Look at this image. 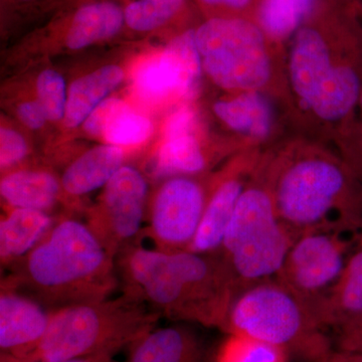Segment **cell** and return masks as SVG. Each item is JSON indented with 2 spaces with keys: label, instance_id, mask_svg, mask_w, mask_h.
Returning a JSON list of instances; mask_svg holds the SVG:
<instances>
[{
  "label": "cell",
  "instance_id": "5b68a950",
  "mask_svg": "<svg viewBox=\"0 0 362 362\" xmlns=\"http://www.w3.org/2000/svg\"><path fill=\"white\" fill-rule=\"evenodd\" d=\"M160 314L128 293L52 311L42 340L14 362H61L115 356L158 324Z\"/></svg>",
  "mask_w": 362,
  "mask_h": 362
},
{
  "label": "cell",
  "instance_id": "d4e9b609",
  "mask_svg": "<svg viewBox=\"0 0 362 362\" xmlns=\"http://www.w3.org/2000/svg\"><path fill=\"white\" fill-rule=\"evenodd\" d=\"M315 6L316 0H261L256 21L274 44L285 49Z\"/></svg>",
  "mask_w": 362,
  "mask_h": 362
},
{
  "label": "cell",
  "instance_id": "277c9868",
  "mask_svg": "<svg viewBox=\"0 0 362 362\" xmlns=\"http://www.w3.org/2000/svg\"><path fill=\"white\" fill-rule=\"evenodd\" d=\"M287 104L295 134L329 146L362 92L361 75L329 28L304 23L284 49Z\"/></svg>",
  "mask_w": 362,
  "mask_h": 362
},
{
  "label": "cell",
  "instance_id": "8fae6325",
  "mask_svg": "<svg viewBox=\"0 0 362 362\" xmlns=\"http://www.w3.org/2000/svg\"><path fill=\"white\" fill-rule=\"evenodd\" d=\"M85 223L116 259L137 243L146 218L148 182L138 169L123 165L103 187Z\"/></svg>",
  "mask_w": 362,
  "mask_h": 362
},
{
  "label": "cell",
  "instance_id": "8992f818",
  "mask_svg": "<svg viewBox=\"0 0 362 362\" xmlns=\"http://www.w3.org/2000/svg\"><path fill=\"white\" fill-rule=\"evenodd\" d=\"M204 77L223 93L262 90L287 102L284 49L256 21L211 18L194 30Z\"/></svg>",
  "mask_w": 362,
  "mask_h": 362
},
{
  "label": "cell",
  "instance_id": "9c48e42d",
  "mask_svg": "<svg viewBox=\"0 0 362 362\" xmlns=\"http://www.w3.org/2000/svg\"><path fill=\"white\" fill-rule=\"evenodd\" d=\"M359 232L319 228L301 233L293 243L275 278L310 309L317 321L318 312L341 275Z\"/></svg>",
  "mask_w": 362,
  "mask_h": 362
},
{
  "label": "cell",
  "instance_id": "44dd1931",
  "mask_svg": "<svg viewBox=\"0 0 362 362\" xmlns=\"http://www.w3.org/2000/svg\"><path fill=\"white\" fill-rule=\"evenodd\" d=\"M56 218L30 209H8L0 221V259L9 266L20 261L49 232Z\"/></svg>",
  "mask_w": 362,
  "mask_h": 362
},
{
  "label": "cell",
  "instance_id": "7c38bea8",
  "mask_svg": "<svg viewBox=\"0 0 362 362\" xmlns=\"http://www.w3.org/2000/svg\"><path fill=\"white\" fill-rule=\"evenodd\" d=\"M211 112L233 136L232 144L238 152L267 151L296 136L287 102L270 93H223L211 104Z\"/></svg>",
  "mask_w": 362,
  "mask_h": 362
},
{
  "label": "cell",
  "instance_id": "e575fe53",
  "mask_svg": "<svg viewBox=\"0 0 362 362\" xmlns=\"http://www.w3.org/2000/svg\"><path fill=\"white\" fill-rule=\"evenodd\" d=\"M16 1L28 2V1H32V0H16Z\"/></svg>",
  "mask_w": 362,
  "mask_h": 362
},
{
  "label": "cell",
  "instance_id": "d590c367",
  "mask_svg": "<svg viewBox=\"0 0 362 362\" xmlns=\"http://www.w3.org/2000/svg\"><path fill=\"white\" fill-rule=\"evenodd\" d=\"M359 103H361V108H362V92H361V99H359Z\"/></svg>",
  "mask_w": 362,
  "mask_h": 362
},
{
  "label": "cell",
  "instance_id": "484cf974",
  "mask_svg": "<svg viewBox=\"0 0 362 362\" xmlns=\"http://www.w3.org/2000/svg\"><path fill=\"white\" fill-rule=\"evenodd\" d=\"M185 6V0H132L124 8L125 25L134 32H152L175 20Z\"/></svg>",
  "mask_w": 362,
  "mask_h": 362
},
{
  "label": "cell",
  "instance_id": "ac0fdd59",
  "mask_svg": "<svg viewBox=\"0 0 362 362\" xmlns=\"http://www.w3.org/2000/svg\"><path fill=\"white\" fill-rule=\"evenodd\" d=\"M124 159V148L106 143L81 154L59 177L66 202L104 187L122 168Z\"/></svg>",
  "mask_w": 362,
  "mask_h": 362
},
{
  "label": "cell",
  "instance_id": "4316f807",
  "mask_svg": "<svg viewBox=\"0 0 362 362\" xmlns=\"http://www.w3.org/2000/svg\"><path fill=\"white\" fill-rule=\"evenodd\" d=\"M285 349L254 338L228 334L216 354V362H288Z\"/></svg>",
  "mask_w": 362,
  "mask_h": 362
},
{
  "label": "cell",
  "instance_id": "83f0119b",
  "mask_svg": "<svg viewBox=\"0 0 362 362\" xmlns=\"http://www.w3.org/2000/svg\"><path fill=\"white\" fill-rule=\"evenodd\" d=\"M37 94L47 120L52 122L64 120L68 90L61 74L51 69L42 71L37 80Z\"/></svg>",
  "mask_w": 362,
  "mask_h": 362
},
{
  "label": "cell",
  "instance_id": "d6a6232c",
  "mask_svg": "<svg viewBox=\"0 0 362 362\" xmlns=\"http://www.w3.org/2000/svg\"><path fill=\"white\" fill-rule=\"evenodd\" d=\"M328 362H362V354L337 350L331 354Z\"/></svg>",
  "mask_w": 362,
  "mask_h": 362
},
{
  "label": "cell",
  "instance_id": "7a4b0ae2",
  "mask_svg": "<svg viewBox=\"0 0 362 362\" xmlns=\"http://www.w3.org/2000/svg\"><path fill=\"white\" fill-rule=\"evenodd\" d=\"M8 269L1 285L49 311L107 299L119 285L117 259L85 221L69 214L56 218L37 246Z\"/></svg>",
  "mask_w": 362,
  "mask_h": 362
},
{
  "label": "cell",
  "instance_id": "9a60e30c",
  "mask_svg": "<svg viewBox=\"0 0 362 362\" xmlns=\"http://www.w3.org/2000/svg\"><path fill=\"white\" fill-rule=\"evenodd\" d=\"M52 311L33 298L1 285L0 349L1 354L20 357L44 337Z\"/></svg>",
  "mask_w": 362,
  "mask_h": 362
},
{
  "label": "cell",
  "instance_id": "3957f363",
  "mask_svg": "<svg viewBox=\"0 0 362 362\" xmlns=\"http://www.w3.org/2000/svg\"><path fill=\"white\" fill-rule=\"evenodd\" d=\"M266 157L279 216L295 237L319 228L361 230L349 169L328 145L295 136Z\"/></svg>",
  "mask_w": 362,
  "mask_h": 362
},
{
  "label": "cell",
  "instance_id": "6da1fadb",
  "mask_svg": "<svg viewBox=\"0 0 362 362\" xmlns=\"http://www.w3.org/2000/svg\"><path fill=\"white\" fill-rule=\"evenodd\" d=\"M124 291L175 321L221 330L239 290L220 255L164 252L140 245L117 259Z\"/></svg>",
  "mask_w": 362,
  "mask_h": 362
},
{
  "label": "cell",
  "instance_id": "603a6c76",
  "mask_svg": "<svg viewBox=\"0 0 362 362\" xmlns=\"http://www.w3.org/2000/svg\"><path fill=\"white\" fill-rule=\"evenodd\" d=\"M125 25L124 9L108 0L78 7L71 16L65 33V44L73 51L111 39Z\"/></svg>",
  "mask_w": 362,
  "mask_h": 362
},
{
  "label": "cell",
  "instance_id": "f1b7e54d",
  "mask_svg": "<svg viewBox=\"0 0 362 362\" xmlns=\"http://www.w3.org/2000/svg\"><path fill=\"white\" fill-rule=\"evenodd\" d=\"M30 147L23 135L9 127L0 129V168L2 171L13 170L25 160Z\"/></svg>",
  "mask_w": 362,
  "mask_h": 362
},
{
  "label": "cell",
  "instance_id": "e0dca14e",
  "mask_svg": "<svg viewBox=\"0 0 362 362\" xmlns=\"http://www.w3.org/2000/svg\"><path fill=\"white\" fill-rule=\"evenodd\" d=\"M0 194L8 209H30L51 214L66 202L61 178L42 168L7 171L0 181Z\"/></svg>",
  "mask_w": 362,
  "mask_h": 362
},
{
  "label": "cell",
  "instance_id": "4fadbf2b",
  "mask_svg": "<svg viewBox=\"0 0 362 362\" xmlns=\"http://www.w3.org/2000/svg\"><path fill=\"white\" fill-rule=\"evenodd\" d=\"M202 77L194 30H189L145 59L136 70L133 82L136 92L146 101L160 103L175 99L192 103L199 96Z\"/></svg>",
  "mask_w": 362,
  "mask_h": 362
},
{
  "label": "cell",
  "instance_id": "ffe728a7",
  "mask_svg": "<svg viewBox=\"0 0 362 362\" xmlns=\"http://www.w3.org/2000/svg\"><path fill=\"white\" fill-rule=\"evenodd\" d=\"M362 313V228L341 275L318 312L324 329L341 327Z\"/></svg>",
  "mask_w": 362,
  "mask_h": 362
},
{
  "label": "cell",
  "instance_id": "4dcf8cb0",
  "mask_svg": "<svg viewBox=\"0 0 362 362\" xmlns=\"http://www.w3.org/2000/svg\"><path fill=\"white\" fill-rule=\"evenodd\" d=\"M213 18H243L240 13L249 9L252 0H197Z\"/></svg>",
  "mask_w": 362,
  "mask_h": 362
},
{
  "label": "cell",
  "instance_id": "ba28073f",
  "mask_svg": "<svg viewBox=\"0 0 362 362\" xmlns=\"http://www.w3.org/2000/svg\"><path fill=\"white\" fill-rule=\"evenodd\" d=\"M221 330L275 345L309 362H327L333 354L310 309L277 279L238 293Z\"/></svg>",
  "mask_w": 362,
  "mask_h": 362
},
{
  "label": "cell",
  "instance_id": "30bf717a",
  "mask_svg": "<svg viewBox=\"0 0 362 362\" xmlns=\"http://www.w3.org/2000/svg\"><path fill=\"white\" fill-rule=\"evenodd\" d=\"M214 175H175L159 185L147 206L145 232L156 249L187 251L199 230Z\"/></svg>",
  "mask_w": 362,
  "mask_h": 362
},
{
  "label": "cell",
  "instance_id": "7402d4cb",
  "mask_svg": "<svg viewBox=\"0 0 362 362\" xmlns=\"http://www.w3.org/2000/svg\"><path fill=\"white\" fill-rule=\"evenodd\" d=\"M201 128L163 138L152 161V173L162 178L204 175L214 160L199 137Z\"/></svg>",
  "mask_w": 362,
  "mask_h": 362
},
{
  "label": "cell",
  "instance_id": "d6986e66",
  "mask_svg": "<svg viewBox=\"0 0 362 362\" xmlns=\"http://www.w3.org/2000/svg\"><path fill=\"white\" fill-rule=\"evenodd\" d=\"M127 362H204V349L185 326H156L128 347Z\"/></svg>",
  "mask_w": 362,
  "mask_h": 362
},
{
  "label": "cell",
  "instance_id": "f546056e",
  "mask_svg": "<svg viewBox=\"0 0 362 362\" xmlns=\"http://www.w3.org/2000/svg\"><path fill=\"white\" fill-rule=\"evenodd\" d=\"M337 331L339 351L362 354V313L338 328Z\"/></svg>",
  "mask_w": 362,
  "mask_h": 362
},
{
  "label": "cell",
  "instance_id": "52a82bcc",
  "mask_svg": "<svg viewBox=\"0 0 362 362\" xmlns=\"http://www.w3.org/2000/svg\"><path fill=\"white\" fill-rule=\"evenodd\" d=\"M295 239L279 216L265 151L240 195L218 255L240 292L277 277Z\"/></svg>",
  "mask_w": 362,
  "mask_h": 362
},
{
  "label": "cell",
  "instance_id": "cb8c5ba5",
  "mask_svg": "<svg viewBox=\"0 0 362 362\" xmlns=\"http://www.w3.org/2000/svg\"><path fill=\"white\" fill-rule=\"evenodd\" d=\"M124 71L116 65L105 66L71 83L68 90L65 118L66 128L82 125L98 105L122 83Z\"/></svg>",
  "mask_w": 362,
  "mask_h": 362
},
{
  "label": "cell",
  "instance_id": "5bb4252c",
  "mask_svg": "<svg viewBox=\"0 0 362 362\" xmlns=\"http://www.w3.org/2000/svg\"><path fill=\"white\" fill-rule=\"evenodd\" d=\"M264 152L252 149L230 157L214 173L201 225L187 251L220 254L221 244L240 195L254 175Z\"/></svg>",
  "mask_w": 362,
  "mask_h": 362
},
{
  "label": "cell",
  "instance_id": "1f68e13d",
  "mask_svg": "<svg viewBox=\"0 0 362 362\" xmlns=\"http://www.w3.org/2000/svg\"><path fill=\"white\" fill-rule=\"evenodd\" d=\"M16 115L25 127L32 130L40 129L49 121L37 100L23 102L18 105Z\"/></svg>",
  "mask_w": 362,
  "mask_h": 362
},
{
  "label": "cell",
  "instance_id": "2e32d148",
  "mask_svg": "<svg viewBox=\"0 0 362 362\" xmlns=\"http://www.w3.org/2000/svg\"><path fill=\"white\" fill-rule=\"evenodd\" d=\"M88 135L114 146L133 147L149 139L153 124L118 98H107L83 123Z\"/></svg>",
  "mask_w": 362,
  "mask_h": 362
},
{
  "label": "cell",
  "instance_id": "836d02e7",
  "mask_svg": "<svg viewBox=\"0 0 362 362\" xmlns=\"http://www.w3.org/2000/svg\"><path fill=\"white\" fill-rule=\"evenodd\" d=\"M0 362H14L11 361V359L6 358L4 356H0ZM61 362H118L114 359V356H92V357H85V358H77V359H71V361H66Z\"/></svg>",
  "mask_w": 362,
  "mask_h": 362
}]
</instances>
